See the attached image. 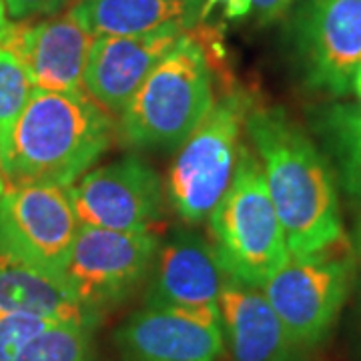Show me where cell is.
I'll list each match as a JSON object with an SVG mask.
<instances>
[{"mask_svg": "<svg viewBox=\"0 0 361 361\" xmlns=\"http://www.w3.org/2000/svg\"><path fill=\"white\" fill-rule=\"evenodd\" d=\"M245 130L263 167L289 255L310 257L345 239L327 157L281 106H255Z\"/></svg>", "mask_w": 361, "mask_h": 361, "instance_id": "1", "label": "cell"}, {"mask_svg": "<svg viewBox=\"0 0 361 361\" xmlns=\"http://www.w3.org/2000/svg\"><path fill=\"white\" fill-rule=\"evenodd\" d=\"M115 116L82 92L35 89L0 142V175L8 185L71 187L113 145Z\"/></svg>", "mask_w": 361, "mask_h": 361, "instance_id": "2", "label": "cell"}, {"mask_svg": "<svg viewBox=\"0 0 361 361\" xmlns=\"http://www.w3.org/2000/svg\"><path fill=\"white\" fill-rule=\"evenodd\" d=\"M213 104V66L187 30L118 116V137L133 149L179 147Z\"/></svg>", "mask_w": 361, "mask_h": 361, "instance_id": "3", "label": "cell"}, {"mask_svg": "<svg viewBox=\"0 0 361 361\" xmlns=\"http://www.w3.org/2000/svg\"><path fill=\"white\" fill-rule=\"evenodd\" d=\"M207 221L211 245L231 279L263 287L289 259L263 167L245 142L241 145L231 185Z\"/></svg>", "mask_w": 361, "mask_h": 361, "instance_id": "4", "label": "cell"}, {"mask_svg": "<svg viewBox=\"0 0 361 361\" xmlns=\"http://www.w3.org/2000/svg\"><path fill=\"white\" fill-rule=\"evenodd\" d=\"M251 109L245 90H227L180 145L169 171V197L185 223L209 219L231 185Z\"/></svg>", "mask_w": 361, "mask_h": 361, "instance_id": "5", "label": "cell"}, {"mask_svg": "<svg viewBox=\"0 0 361 361\" xmlns=\"http://www.w3.org/2000/svg\"><path fill=\"white\" fill-rule=\"evenodd\" d=\"M355 279V259L345 239L310 257H293L263 283V293L289 336L303 349L329 337Z\"/></svg>", "mask_w": 361, "mask_h": 361, "instance_id": "6", "label": "cell"}, {"mask_svg": "<svg viewBox=\"0 0 361 361\" xmlns=\"http://www.w3.org/2000/svg\"><path fill=\"white\" fill-rule=\"evenodd\" d=\"M159 245L161 239L153 231H111L80 223L63 275L94 315L125 301L139 287L153 267Z\"/></svg>", "mask_w": 361, "mask_h": 361, "instance_id": "7", "label": "cell"}, {"mask_svg": "<svg viewBox=\"0 0 361 361\" xmlns=\"http://www.w3.org/2000/svg\"><path fill=\"white\" fill-rule=\"evenodd\" d=\"M78 219L68 187L8 185L0 197V253L63 273Z\"/></svg>", "mask_w": 361, "mask_h": 361, "instance_id": "8", "label": "cell"}, {"mask_svg": "<svg viewBox=\"0 0 361 361\" xmlns=\"http://www.w3.org/2000/svg\"><path fill=\"white\" fill-rule=\"evenodd\" d=\"M293 42L307 87L345 97L361 68V0H301Z\"/></svg>", "mask_w": 361, "mask_h": 361, "instance_id": "9", "label": "cell"}, {"mask_svg": "<svg viewBox=\"0 0 361 361\" xmlns=\"http://www.w3.org/2000/svg\"><path fill=\"white\" fill-rule=\"evenodd\" d=\"M78 223L111 231H151L161 219L165 193L155 169L125 157L85 173L68 187Z\"/></svg>", "mask_w": 361, "mask_h": 361, "instance_id": "10", "label": "cell"}, {"mask_svg": "<svg viewBox=\"0 0 361 361\" xmlns=\"http://www.w3.org/2000/svg\"><path fill=\"white\" fill-rule=\"evenodd\" d=\"M147 305L179 311L203 322L221 323L219 293L227 279L215 247L201 235L177 231L159 245Z\"/></svg>", "mask_w": 361, "mask_h": 361, "instance_id": "11", "label": "cell"}, {"mask_svg": "<svg viewBox=\"0 0 361 361\" xmlns=\"http://www.w3.org/2000/svg\"><path fill=\"white\" fill-rule=\"evenodd\" d=\"M94 37L82 26L73 8L44 20L11 23L0 49L25 66L35 89L52 92H82V77Z\"/></svg>", "mask_w": 361, "mask_h": 361, "instance_id": "12", "label": "cell"}, {"mask_svg": "<svg viewBox=\"0 0 361 361\" xmlns=\"http://www.w3.org/2000/svg\"><path fill=\"white\" fill-rule=\"evenodd\" d=\"M185 32V28L169 26L139 37H97L85 66L82 89L109 115L121 116L149 73Z\"/></svg>", "mask_w": 361, "mask_h": 361, "instance_id": "13", "label": "cell"}, {"mask_svg": "<svg viewBox=\"0 0 361 361\" xmlns=\"http://www.w3.org/2000/svg\"><path fill=\"white\" fill-rule=\"evenodd\" d=\"M116 341L127 361H219L225 348L221 323L151 305L130 315Z\"/></svg>", "mask_w": 361, "mask_h": 361, "instance_id": "14", "label": "cell"}, {"mask_svg": "<svg viewBox=\"0 0 361 361\" xmlns=\"http://www.w3.org/2000/svg\"><path fill=\"white\" fill-rule=\"evenodd\" d=\"M223 337L233 361H305V351L271 307L263 289L227 277L219 293Z\"/></svg>", "mask_w": 361, "mask_h": 361, "instance_id": "15", "label": "cell"}, {"mask_svg": "<svg viewBox=\"0 0 361 361\" xmlns=\"http://www.w3.org/2000/svg\"><path fill=\"white\" fill-rule=\"evenodd\" d=\"M0 313H23L49 322L90 325V313L63 273L0 253Z\"/></svg>", "mask_w": 361, "mask_h": 361, "instance_id": "16", "label": "cell"}, {"mask_svg": "<svg viewBox=\"0 0 361 361\" xmlns=\"http://www.w3.org/2000/svg\"><path fill=\"white\" fill-rule=\"evenodd\" d=\"M73 13L90 35L139 37L161 28H193L203 0H80Z\"/></svg>", "mask_w": 361, "mask_h": 361, "instance_id": "17", "label": "cell"}, {"mask_svg": "<svg viewBox=\"0 0 361 361\" xmlns=\"http://www.w3.org/2000/svg\"><path fill=\"white\" fill-rule=\"evenodd\" d=\"M315 130L336 163L341 185L361 203V111L357 104L323 106L315 116Z\"/></svg>", "mask_w": 361, "mask_h": 361, "instance_id": "18", "label": "cell"}, {"mask_svg": "<svg viewBox=\"0 0 361 361\" xmlns=\"http://www.w3.org/2000/svg\"><path fill=\"white\" fill-rule=\"evenodd\" d=\"M14 361H89V325L51 323L20 349Z\"/></svg>", "mask_w": 361, "mask_h": 361, "instance_id": "19", "label": "cell"}, {"mask_svg": "<svg viewBox=\"0 0 361 361\" xmlns=\"http://www.w3.org/2000/svg\"><path fill=\"white\" fill-rule=\"evenodd\" d=\"M35 85L13 54L0 49V142L13 129L14 121L28 103Z\"/></svg>", "mask_w": 361, "mask_h": 361, "instance_id": "20", "label": "cell"}, {"mask_svg": "<svg viewBox=\"0 0 361 361\" xmlns=\"http://www.w3.org/2000/svg\"><path fill=\"white\" fill-rule=\"evenodd\" d=\"M51 323L54 322L35 315L0 313V361L16 360L20 349Z\"/></svg>", "mask_w": 361, "mask_h": 361, "instance_id": "21", "label": "cell"}, {"mask_svg": "<svg viewBox=\"0 0 361 361\" xmlns=\"http://www.w3.org/2000/svg\"><path fill=\"white\" fill-rule=\"evenodd\" d=\"M66 0H4L6 13L16 20L35 18L40 14H54Z\"/></svg>", "mask_w": 361, "mask_h": 361, "instance_id": "22", "label": "cell"}, {"mask_svg": "<svg viewBox=\"0 0 361 361\" xmlns=\"http://www.w3.org/2000/svg\"><path fill=\"white\" fill-rule=\"evenodd\" d=\"M299 0H251V13L259 25H271L283 18Z\"/></svg>", "mask_w": 361, "mask_h": 361, "instance_id": "23", "label": "cell"}, {"mask_svg": "<svg viewBox=\"0 0 361 361\" xmlns=\"http://www.w3.org/2000/svg\"><path fill=\"white\" fill-rule=\"evenodd\" d=\"M219 2L225 4V16L227 18H241V16L251 14V0H205L201 18H205L207 14L213 11V6H217Z\"/></svg>", "mask_w": 361, "mask_h": 361, "instance_id": "24", "label": "cell"}, {"mask_svg": "<svg viewBox=\"0 0 361 361\" xmlns=\"http://www.w3.org/2000/svg\"><path fill=\"white\" fill-rule=\"evenodd\" d=\"M351 92L355 94V99H357V109L361 111V68L355 73V77H353V82H351Z\"/></svg>", "mask_w": 361, "mask_h": 361, "instance_id": "25", "label": "cell"}, {"mask_svg": "<svg viewBox=\"0 0 361 361\" xmlns=\"http://www.w3.org/2000/svg\"><path fill=\"white\" fill-rule=\"evenodd\" d=\"M8 18H6V6H4V0H0V39L4 37L6 28H8Z\"/></svg>", "mask_w": 361, "mask_h": 361, "instance_id": "26", "label": "cell"}, {"mask_svg": "<svg viewBox=\"0 0 361 361\" xmlns=\"http://www.w3.org/2000/svg\"><path fill=\"white\" fill-rule=\"evenodd\" d=\"M353 243H355V251H357V255L361 257V219L357 221L355 231H353Z\"/></svg>", "mask_w": 361, "mask_h": 361, "instance_id": "27", "label": "cell"}, {"mask_svg": "<svg viewBox=\"0 0 361 361\" xmlns=\"http://www.w3.org/2000/svg\"><path fill=\"white\" fill-rule=\"evenodd\" d=\"M4 193V179H2V175H0V197Z\"/></svg>", "mask_w": 361, "mask_h": 361, "instance_id": "28", "label": "cell"}]
</instances>
